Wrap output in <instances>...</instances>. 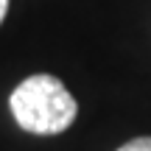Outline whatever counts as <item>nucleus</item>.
Returning <instances> with one entry per match:
<instances>
[{
  "instance_id": "1",
  "label": "nucleus",
  "mask_w": 151,
  "mask_h": 151,
  "mask_svg": "<svg viewBox=\"0 0 151 151\" xmlns=\"http://www.w3.org/2000/svg\"><path fill=\"white\" fill-rule=\"evenodd\" d=\"M9 109L17 126L31 134H62L78 115V104L70 90L50 73L22 78L9 95Z\"/></svg>"
},
{
  "instance_id": "3",
  "label": "nucleus",
  "mask_w": 151,
  "mask_h": 151,
  "mask_svg": "<svg viewBox=\"0 0 151 151\" xmlns=\"http://www.w3.org/2000/svg\"><path fill=\"white\" fill-rule=\"evenodd\" d=\"M6 14H9V0H0V25H3Z\"/></svg>"
},
{
  "instance_id": "2",
  "label": "nucleus",
  "mask_w": 151,
  "mask_h": 151,
  "mask_svg": "<svg viewBox=\"0 0 151 151\" xmlns=\"http://www.w3.org/2000/svg\"><path fill=\"white\" fill-rule=\"evenodd\" d=\"M118 151H151V137H134V140L123 143Z\"/></svg>"
}]
</instances>
